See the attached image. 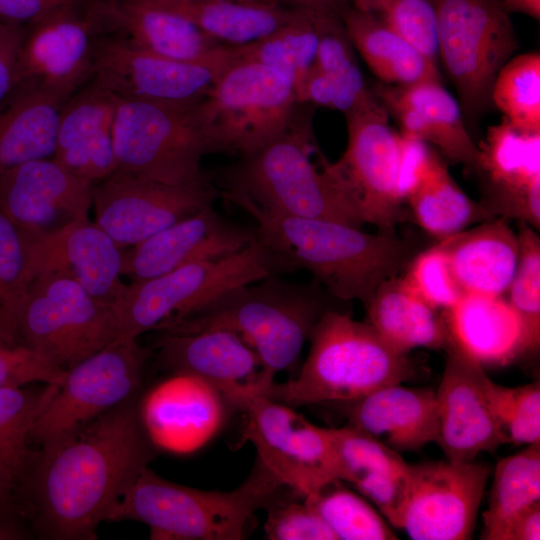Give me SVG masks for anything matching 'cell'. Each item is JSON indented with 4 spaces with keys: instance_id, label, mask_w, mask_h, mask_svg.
I'll use <instances>...</instances> for the list:
<instances>
[{
    "instance_id": "6da1fadb",
    "label": "cell",
    "mask_w": 540,
    "mask_h": 540,
    "mask_svg": "<svg viewBox=\"0 0 540 540\" xmlns=\"http://www.w3.org/2000/svg\"><path fill=\"white\" fill-rule=\"evenodd\" d=\"M33 450L17 491L42 539L91 540L158 448L138 395L48 446Z\"/></svg>"
},
{
    "instance_id": "7a4b0ae2",
    "label": "cell",
    "mask_w": 540,
    "mask_h": 540,
    "mask_svg": "<svg viewBox=\"0 0 540 540\" xmlns=\"http://www.w3.org/2000/svg\"><path fill=\"white\" fill-rule=\"evenodd\" d=\"M220 195L256 221V239L277 273L307 270L340 301L360 300L365 305L418 252L396 234H371L334 220L280 214L229 190Z\"/></svg>"
},
{
    "instance_id": "3957f363",
    "label": "cell",
    "mask_w": 540,
    "mask_h": 540,
    "mask_svg": "<svg viewBox=\"0 0 540 540\" xmlns=\"http://www.w3.org/2000/svg\"><path fill=\"white\" fill-rule=\"evenodd\" d=\"M328 297L332 296L315 279L293 283L270 275L224 292L162 332H234L256 352L270 386L278 372L299 360L315 324L331 308Z\"/></svg>"
},
{
    "instance_id": "277c9868",
    "label": "cell",
    "mask_w": 540,
    "mask_h": 540,
    "mask_svg": "<svg viewBox=\"0 0 540 540\" xmlns=\"http://www.w3.org/2000/svg\"><path fill=\"white\" fill-rule=\"evenodd\" d=\"M299 374L273 382L263 396L291 407L345 404L416 376L408 355L392 349L367 321L330 308L315 324Z\"/></svg>"
},
{
    "instance_id": "5b68a950",
    "label": "cell",
    "mask_w": 540,
    "mask_h": 540,
    "mask_svg": "<svg viewBox=\"0 0 540 540\" xmlns=\"http://www.w3.org/2000/svg\"><path fill=\"white\" fill-rule=\"evenodd\" d=\"M285 487L258 460L237 488L208 491L171 482L145 467L108 521L146 524L153 540H241L260 508Z\"/></svg>"
},
{
    "instance_id": "8992f818",
    "label": "cell",
    "mask_w": 540,
    "mask_h": 540,
    "mask_svg": "<svg viewBox=\"0 0 540 540\" xmlns=\"http://www.w3.org/2000/svg\"><path fill=\"white\" fill-rule=\"evenodd\" d=\"M309 121H296L278 138L242 157L226 174V189L280 214L363 223L322 167Z\"/></svg>"
},
{
    "instance_id": "52a82bcc",
    "label": "cell",
    "mask_w": 540,
    "mask_h": 540,
    "mask_svg": "<svg viewBox=\"0 0 540 540\" xmlns=\"http://www.w3.org/2000/svg\"><path fill=\"white\" fill-rule=\"evenodd\" d=\"M298 104L286 75L234 58L196 104V115L214 153L244 157L284 133L295 120Z\"/></svg>"
},
{
    "instance_id": "ba28073f",
    "label": "cell",
    "mask_w": 540,
    "mask_h": 540,
    "mask_svg": "<svg viewBox=\"0 0 540 540\" xmlns=\"http://www.w3.org/2000/svg\"><path fill=\"white\" fill-rule=\"evenodd\" d=\"M276 268L255 239L229 257L190 263L163 275L126 285L114 307L120 336L138 338L163 331L198 312L224 292L276 275Z\"/></svg>"
},
{
    "instance_id": "9c48e42d",
    "label": "cell",
    "mask_w": 540,
    "mask_h": 540,
    "mask_svg": "<svg viewBox=\"0 0 540 540\" xmlns=\"http://www.w3.org/2000/svg\"><path fill=\"white\" fill-rule=\"evenodd\" d=\"M117 99L115 171L173 185L205 177L201 160L214 151L197 119L198 102Z\"/></svg>"
},
{
    "instance_id": "30bf717a",
    "label": "cell",
    "mask_w": 540,
    "mask_h": 540,
    "mask_svg": "<svg viewBox=\"0 0 540 540\" xmlns=\"http://www.w3.org/2000/svg\"><path fill=\"white\" fill-rule=\"evenodd\" d=\"M438 57L458 94L469 129L491 107V89L518 39L501 0H432Z\"/></svg>"
},
{
    "instance_id": "8fae6325",
    "label": "cell",
    "mask_w": 540,
    "mask_h": 540,
    "mask_svg": "<svg viewBox=\"0 0 540 540\" xmlns=\"http://www.w3.org/2000/svg\"><path fill=\"white\" fill-rule=\"evenodd\" d=\"M19 342L67 371L120 336L114 308L62 276L36 277L19 320Z\"/></svg>"
},
{
    "instance_id": "7c38bea8",
    "label": "cell",
    "mask_w": 540,
    "mask_h": 540,
    "mask_svg": "<svg viewBox=\"0 0 540 540\" xmlns=\"http://www.w3.org/2000/svg\"><path fill=\"white\" fill-rule=\"evenodd\" d=\"M388 115L380 102L347 115L346 149L335 162L323 156L322 167L363 224L394 235L405 214L398 192L401 134Z\"/></svg>"
},
{
    "instance_id": "4fadbf2b",
    "label": "cell",
    "mask_w": 540,
    "mask_h": 540,
    "mask_svg": "<svg viewBox=\"0 0 540 540\" xmlns=\"http://www.w3.org/2000/svg\"><path fill=\"white\" fill-rule=\"evenodd\" d=\"M148 357L136 338L119 336L68 369L36 418L29 443H56L137 396Z\"/></svg>"
},
{
    "instance_id": "5bb4252c",
    "label": "cell",
    "mask_w": 540,
    "mask_h": 540,
    "mask_svg": "<svg viewBox=\"0 0 540 540\" xmlns=\"http://www.w3.org/2000/svg\"><path fill=\"white\" fill-rule=\"evenodd\" d=\"M242 439L253 444L257 460L303 499L340 481L329 428L308 421L291 406L257 395L241 407Z\"/></svg>"
},
{
    "instance_id": "9a60e30c",
    "label": "cell",
    "mask_w": 540,
    "mask_h": 540,
    "mask_svg": "<svg viewBox=\"0 0 540 540\" xmlns=\"http://www.w3.org/2000/svg\"><path fill=\"white\" fill-rule=\"evenodd\" d=\"M224 45L201 62H183L142 50L120 34L96 37L92 79L120 99L199 102L233 60Z\"/></svg>"
},
{
    "instance_id": "2e32d148",
    "label": "cell",
    "mask_w": 540,
    "mask_h": 540,
    "mask_svg": "<svg viewBox=\"0 0 540 540\" xmlns=\"http://www.w3.org/2000/svg\"><path fill=\"white\" fill-rule=\"evenodd\" d=\"M475 460L409 464L400 529L413 540H466L490 476Z\"/></svg>"
},
{
    "instance_id": "e0dca14e",
    "label": "cell",
    "mask_w": 540,
    "mask_h": 540,
    "mask_svg": "<svg viewBox=\"0 0 540 540\" xmlns=\"http://www.w3.org/2000/svg\"><path fill=\"white\" fill-rule=\"evenodd\" d=\"M217 196L206 177L173 185L114 171L92 186L95 223L121 248L211 206Z\"/></svg>"
},
{
    "instance_id": "ac0fdd59",
    "label": "cell",
    "mask_w": 540,
    "mask_h": 540,
    "mask_svg": "<svg viewBox=\"0 0 540 540\" xmlns=\"http://www.w3.org/2000/svg\"><path fill=\"white\" fill-rule=\"evenodd\" d=\"M64 7L29 25L18 63L17 86L67 101L92 79L93 46L105 31L98 0Z\"/></svg>"
},
{
    "instance_id": "d6986e66",
    "label": "cell",
    "mask_w": 540,
    "mask_h": 540,
    "mask_svg": "<svg viewBox=\"0 0 540 540\" xmlns=\"http://www.w3.org/2000/svg\"><path fill=\"white\" fill-rule=\"evenodd\" d=\"M92 186L53 157L23 163L0 178V211L25 242L88 219Z\"/></svg>"
},
{
    "instance_id": "ffe728a7",
    "label": "cell",
    "mask_w": 540,
    "mask_h": 540,
    "mask_svg": "<svg viewBox=\"0 0 540 540\" xmlns=\"http://www.w3.org/2000/svg\"><path fill=\"white\" fill-rule=\"evenodd\" d=\"M479 202L491 218L540 228V131L519 129L502 117L480 142Z\"/></svg>"
},
{
    "instance_id": "44dd1931",
    "label": "cell",
    "mask_w": 540,
    "mask_h": 540,
    "mask_svg": "<svg viewBox=\"0 0 540 540\" xmlns=\"http://www.w3.org/2000/svg\"><path fill=\"white\" fill-rule=\"evenodd\" d=\"M435 390L439 436L437 444L446 459L472 461L483 452H493L506 443L494 415L484 366L453 339Z\"/></svg>"
},
{
    "instance_id": "7402d4cb",
    "label": "cell",
    "mask_w": 540,
    "mask_h": 540,
    "mask_svg": "<svg viewBox=\"0 0 540 540\" xmlns=\"http://www.w3.org/2000/svg\"><path fill=\"white\" fill-rule=\"evenodd\" d=\"M255 239V230L227 221L211 205L129 247L123 252L122 275L132 282L147 280L237 254Z\"/></svg>"
},
{
    "instance_id": "603a6c76",
    "label": "cell",
    "mask_w": 540,
    "mask_h": 540,
    "mask_svg": "<svg viewBox=\"0 0 540 540\" xmlns=\"http://www.w3.org/2000/svg\"><path fill=\"white\" fill-rule=\"evenodd\" d=\"M158 346L161 360L174 373L202 379L234 408L241 409L253 396H263L269 387L256 352L229 330L163 333Z\"/></svg>"
},
{
    "instance_id": "cb8c5ba5",
    "label": "cell",
    "mask_w": 540,
    "mask_h": 540,
    "mask_svg": "<svg viewBox=\"0 0 540 540\" xmlns=\"http://www.w3.org/2000/svg\"><path fill=\"white\" fill-rule=\"evenodd\" d=\"M32 281L38 276L67 277L100 303L114 308L125 284L122 248L89 219L60 232L25 242Z\"/></svg>"
},
{
    "instance_id": "d4e9b609",
    "label": "cell",
    "mask_w": 540,
    "mask_h": 540,
    "mask_svg": "<svg viewBox=\"0 0 540 540\" xmlns=\"http://www.w3.org/2000/svg\"><path fill=\"white\" fill-rule=\"evenodd\" d=\"M229 407V401L210 384L175 373L150 393L141 413L158 449L184 453L201 448L221 431Z\"/></svg>"
},
{
    "instance_id": "484cf974",
    "label": "cell",
    "mask_w": 540,
    "mask_h": 540,
    "mask_svg": "<svg viewBox=\"0 0 540 540\" xmlns=\"http://www.w3.org/2000/svg\"><path fill=\"white\" fill-rule=\"evenodd\" d=\"M401 134L434 145L452 163L475 172L479 149L470 136L458 100L439 81L409 86L381 83L372 91Z\"/></svg>"
},
{
    "instance_id": "4316f807",
    "label": "cell",
    "mask_w": 540,
    "mask_h": 540,
    "mask_svg": "<svg viewBox=\"0 0 540 540\" xmlns=\"http://www.w3.org/2000/svg\"><path fill=\"white\" fill-rule=\"evenodd\" d=\"M117 102L113 93L91 79L60 112L53 158L91 184L116 170L113 129Z\"/></svg>"
},
{
    "instance_id": "83f0119b",
    "label": "cell",
    "mask_w": 540,
    "mask_h": 540,
    "mask_svg": "<svg viewBox=\"0 0 540 540\" xmlns=\"http://www.w3.org/2000/svg\"><path fill=\"white\" fill-rule=\"evenodd\" d=\"M342 405L348 425L400 454L438 441V407L432 388L392 384Z\"/></svg>"
},
{
    "instance_id": "f1b7e54d",
    "label": "cell",
    "mask_w": 540,
    "mask_h": 540,
    "mask_svg": "<svg viewBox=\"0 0 540 540\" xmlns=\"http://www.w3.org/2000/svg\"><path fill=\"white\" fill-rule=\"evenodd\" d=\"M329 432L340 481L353 485L400 529L409 464L400 453L348 424Z\"/></svg>"
},
{
    "instance_id": "f546056e",
    "label": "cell",
    "mask_w": 540,
    "mask_h": 540,
    "mask_svg": "<svg viewBox=\"0 0 540 540\" xmlns=\"http://www.w3.org/2000/svg\"><path fill=\"white\" fill-rule=\"evenodd\" d=\"M98 3L107 32L117 31L134 46L150 53L183 62H201L224 46L184 16L147 0Z\"/></svg>"
},
{
    "instance_id": "4dcf8cb0",
    "label": "cell",
    "mask_w": 540,
    "mask_h": 540,
    "mask_svg": "<svg viewBox=\"0 0 540 540\" xmlns=\"http://www.w3.org/2000/svg\"><path fill=\"white\" fill-rule=\"evenodd\" d=\"M465 294L502 296L516 271L517 233L493 218L437 242Z\"/></svg>"
},
{
    "instance_id": "1f68e13d",
    "label": "cell",
    "mask_w": 540,
    "mask_h": 540,
    "mask_svg": "<svg viewBox=\"0 0 540 540\" xmlns=\"http://www.w3.org/2000/svg\"><path fill=\"white\" fill-rule=\"evenodd\" d=\"M367 322L396 352L445 350L450 339L443 315L414 293L402 275L384 281L364 305Z\"/></svg>"
},
{
    "instance_id": "d6a6232c",
    "label": "cell",
    "mask_w": 540,
    "mask_h": 540,
    "mask_svg": "<svg viewBox=\"0 0 540 540\" xmlns=\"http://www.w3.org/2000/svg\"><path fill=\"white\" fill-rule=\"evenodd\" d=\"M443 316L450 338L483 366L524 356L521 324L504 295L466 294Z\"/></svg>"
},
{
    "instance_id": "836d02e7",
    "label": "cell",
    "mask_w": 540,
    "mask_h": 540,
    "mask_svg": "<svg viewBox=\"0 0 540 540\" xmlns=\"http://www.w3.org/2000/svg\"><path fill=\"white\" fill-rule=\"evenodd\" d=\"M65 102L39 89L17 86L0 104V178L23 163L53 157Z\"/></svg>"
},
{
    "instance_id": "e575fe53",
    "label": "cell",
    "mask_w": 540,
    "mask_h": 540,
    "mask_svg": "<svg viewBox=\"0 0 540 540\" xmlns=\"http://www.w3.org/2000/svg\"><path fill=\"white\" fill-rule=\"evenodd\" d=\"M339 16L352 46L381 83L409 86L442 82L436 63L374 16L350 3L339 10Z\"/></svg>"
},
{
    "instance_id": "d590c367",
    "label": "cell",
    "mask_w": 540,
    "mask_h": 540,
    "mask_svg": "<svg viewBox=\"0 0 540 540\" xmlns=\"http://www.w3.org/2000/svg\"><path fill=\"white\" fill-rule=\"evenodd\" d=\"M158 5L184 16L209 37L227 46L256 42L314 10L265 0H204Z\"/></svg>"
},
{
    "instance_id": "8d00e7d4",
    "label": "cell",
    "mask_w": 540,
    "mask_h": 540,
    "mask_svg": "<svg viewBox=\"0 0 540 540\" xmlns=\"http://www.w3.org/2000/svg\"><path fill=\"white\" fill-rule=\"evenodd\" d=\"M405 203L416 223L438 241L492 219L481 203L472 200L456 183L436 151Z\"/></svg>"
},
{
    "instance_id": "74e56055",
    "label": "cell",
    "mask_w": 540,
    "mask_h": 540,
    "mask_svg": "<svg viewBox=\"0 0 540 540\" xmlns=\"http://www.w3.org/2000/svg\"><path fill=\"white\" fill-rule=\"evenodd\" d=\"M329 11L334 10H309L265 38L232 46L233 57L256 61L286 75L302 104L305 81L315 63L321 21Z\"/></svg>"
},
{
    "instance_id": "f35d334b",
    "label": "cell",
    "mask_w": 540,
    "mask_h": 540,
    "mask_svg": "<svg viewBox=\"0 0 540 540\" xmlns=\"http://www.w3.org/2000/svg\"><path fill=\"white\" fill-rule=\"evenodd\" d=\"M540 501V442L501 459L495 468L481 539L492 540L513 516Z\"/></svg>"
},
{
    "instance_id": "ab89813d",
    "label": "cell",
    "mask_w": 540,
    "mask_h": 540,
    "mask_svg": "<svg viewBox=\"0 0 540 540\" xmlns=\"http://www.w3.org/2000/svg\"><path fill=\"white\" fill-rule=\"evenodd\" d=\"M60 384L0 388V467L19 485L32 454V426Z\"/></svg>"
},
{
    "instance_id": "60d3db41",
    "label": "cell",
    "mask_w": 540,
    "mask_h": 540,
    "mask_svg": "<svg viewBox=\"0 0 540 540\" xmlns=\"http://www.w3.org/2000/svg\"><path fill=\"white\" fill-rule=\"evenodd\" d=\"M352 47L339 11L325 13L314 66L331 80L335 91L333 109L345 116L379 102L365 84Z\"/></svg>"
},
{
    "instance_id": "b9f144b4",
    "label": "cell",
    "mask_w": 540,
    "mask_h": 540,
    "mask_svg": "<svg viewBox=\"0 0 540 540\" xmlns=\"http://www.w3.org/2000/svg\"><path fill=\"white\" fill-rule=\"evenodd\" d=\"M491 104L510 124L540 131V53L511 57L498 71L491 89Z\"/></svg>"
},
{
    "instance_id": "7bdbcfd3",
    "label": "cell",
    "mask_w": 540,
    "mask_h": 540,
    "mask_svg": "<svg viewBox=\"0 0 540 540\" xmlns=\"http://www.w3.org/2000/svg\"><path fill=\"white\" fill-rule=\"evenodd\" d=\"M335 481L305 499L320 514L337 540L398 539L392 526L366 499Z\"/></svg>"
},
{
    "instance_id": "ee69618b",
    "label": "cell",
    "mask_w": 540,
    "mask_h": 540,
    "mask_svg": "<svg viewBox=\"0 0 540 540\" xmlns=\"http://www.w3.org/2000/svg\"><path fill=\"white\" fill-rule=\"evenodd\" d=\"M517 227L518 263L504 297L520 321L528 355L540 345V238L527 223L517 222Z\"/></svg>"
},
{
    "instance_id": "f6af8a7d",
    "label": "cell",
    "mask_w": 540,
    "mask_h": 540,
    "mask_svg": "<svg viewBox=\"0 0 540 540\" xmlns=\"http://www.w3.org/2000/svg\"><path fill=\"white\" fill-rule=\"evenodd\" d=\"M32 283L26 243L0 211V341L19 345V320Z\"/></svg>"
},
{
    "instance_id": "bcb514c9",
    "label": "cell",
    "mask_w": 540,
    "mask_h": 540,
    "mask_svg": "<svg viewBox=\"0 0 540 540\" xmlns=\"http://www.w3.org/2000/svg\"><path fill=\"white\" fill-rule=\"evenodd\" d=\"M398 33L437 64V19L432 0H349Z\"/></svg>"
},
{
    "instance_id": "7dc6e473",
    "label": "cell",
    "mask_w": 540,
    "mask_h": 540,
    "mask_svg": "<svg viewBox=\"0 0 540 540\" xmlns=\"http://www.w3.org/2000/svg\"><path fill=\"white\" fill-rule=\"evenodd\" d=\"M489 400L506 443L530 445L540 442V383L507 387L491 379Z\"/></svg>"
},
{
    "instance_id": "c3c4849f",
    "label": "cell",
    "mask_w": 540,
    "mask_h": 540,
    "mask_svg": "<svg viewBox=\"0 0 540 540\" xmlns=\"http://www.w3.org/2000/svg\"><path fill=\"white\" fill-rule=\"evenodd\" d=\"M402 278L414 293L437 310L451 309L466 295L437 243L418 251Z\"/></svg>"
},
{
    "instance_id": "681fc988",
    "label": "cell",
    "mask_w": 540,
    "mask_h": 540,
    "mask_svg": "<svg viewBox=\"0 0 540 540\" xmlns=\"http://www.w3.org/2000/svg\"><path fill=\"white\" fill-rule=\"evenodd\" d=\"M264 531L270 540H337L315 507L305 499L273 505Z\"/></svg>"
},
{
    "instance_id": "f907efd6",
    "label": "cell",
    "mask_w": 540,
    "mask_h": 540,
    "mask_svg": "<svg viewBox=\"0 0 540 540\" xmlns=\"http://www.w3.org/2000/svg\"><path fill=\"white\" fill-rule=\"evenodd\" d=\"M65 372L52 367L22 344L12 345L0 341V388L36 383L61 384Z\"/></svg>"
},
{
    "instance_id": "816d5d0a",
    "label": "cell",
    "mask_w": 540,
    "mask_h": 540,
    "mask_svg": "<svg viewBox=\"0 0 540 540\" xmlns=\"http://www.w3.org/2000/svg\"><path fill=\"white\" fill-rule=\"evenodd\" d=\"M26 29L0 20V104L18 83V63Z\"/></svg>"
},
{
    "instance_id": "f5cc1de1",
    "label": "cell",
    "mask_w": 540,
    "mask_h": 540,
    "mask_svg": "<svg viewBox=\"0 0 540 540\" xmlns=\"http://www.w3.org/2000/svg\"><path fill=\"white\" fill-rule=\"evenodd\" d=\"M84 0H0V20L28 26L64 7L75 6Z\"/></svg>"
},
{
    "instance_id": "db71d44e",
    "label": "cell",
    "mask_w": 540,
    "mask_h": 540,
    "mask_svg": "<svg viewBox=\"0 0 540 540\" xmlns=\"http://www.w3.org/2000/svg\"><path fill=\"white\" fill-rule=\"evenodd\" d=\"M540 501L508 520L492 540H539Z\"/></svg>"
},
{
    "instance_id": "11a10c76",
    "label": "cell",
    "mask_w": 540,
    "mask_h": 540,
    "mask_svg": "<svg viewBox=\"0 0 540 540\" xmlns=\"http://www.w3.org/2000/svg\"><path fill=\"white\" fill-rule=\"evenodd\" d=\"M23 513L17 485L0 467V522L19 524L18 518Z\"/></svg>"
},
{
    "instance_id": "9f6ffc18",
    "label": "cell",
    "mask_w": 540,
    "mask_h": 540,
    "mask_svg": "<svg viewBox=\"0 0 540 540\" xmlns=\"http://www.w3.org/2000/svg\"><path fill=\"white\" fill-rule=\"evenodd\" d=\"M275 2L285 6L314 9V10H334L339 11L341 7L348 3L344 0H265Z\"/></svg>"
},
{
    "instance_id": "6f0895ef",
    "label": "cell",
    "mask_w": 540,
    "mask_h": 540,
    "mask_svg": "<svg viewBox=\"0 0 540 540\" xmlns=\"http://www.w3.org/2000/svg\"><path fill=\"white\" fill-rule=\"evenodd\" d=\"M501 3L509 14L521 13L537 22L540 20V0H501Z\"/></svg>"
},
{
    "instance_id": "680465c9",
    "label": "cell",
    "mask_w": 540,
    "mask_h": 540,
    "mask_svg": "<svg viewBox=\"0 0 540 540\" xmlns=\"http://www.w3.org/2000/svg\"><path fill=\"white\" fill-rule=\"evenodd\" d=\"M26 533L16 523L0 522V540L23 539Z\"/></svg>"
},
{
    "instance_id": "91938a15",
    "label": "cell",
    "mask_w": 540,
    "mask_h": 540,
    "mask_svg": "<svg viewBox=\"0 0 540 540\" xmlns=\"http://www.w3.org/2000/svg\"><path fill=\"white\" fill-rule=\"evenodd\" d=\"M153 3L158 4H171V3H190V2H199L204 0H147Z\"/></svg>"
},
{
    "instance_id": "94428289",
    "label": "cell",
    "mask_w": 540,
    "mask_h": 540,
    "mask_svg": "<svg viewBox=\"0 0 540 540\" xmlns=\"http://www.w3.org/2000/svg\"><path fill=\"white\" fill-rule=\"evenodd\" d=\"M107 1H112V2H126V1H131V0H107Z\"/></svg>"
}]
</instances>
